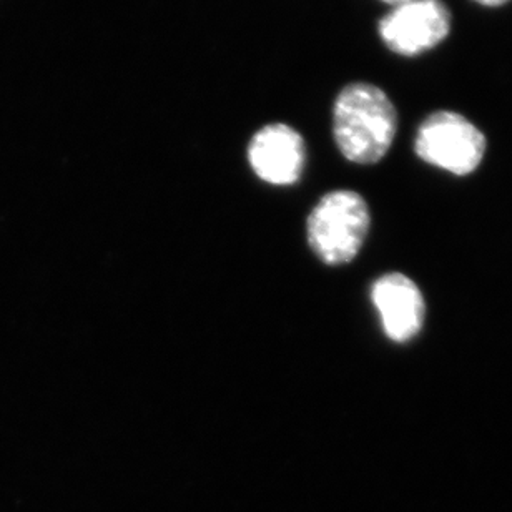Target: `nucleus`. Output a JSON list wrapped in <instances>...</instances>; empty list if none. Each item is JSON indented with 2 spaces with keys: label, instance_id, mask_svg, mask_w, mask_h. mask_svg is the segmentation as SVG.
Returning a JSON list of instances; mask_svg holds the SVG:
<instances>
[{
  "label": "nucleus",
  "instance_id": "nucleus-1",
  "mask_svg": "<svg viewBox=\"0 0 512 512\" xmlns=\"http://www.w3.org/2000/svg\"><path fill=\"white\" fill-rule=\"evenodd\" d=\"M398 110L381 87L353 82L341 90L333 107V137L348 162L375 165L393 145Z\"/></svg>",
  "mask_w": 512,
  "mask_h": 512
},
{
  "label": "nucleus",
  "instance_id": "nucleus-2",
  "mask_svg": "<svg viewBox=\"0 0 512 512\" xmlns=\"http://www.w3.org/2000/svg\"><path fill=\"white\" fill-rule=\"evenodd\" d=\"M368 203L353 190L326 193L306 220V238L311 252L328 266L355 260L370 233Z\"/></svg>",
  "mask_w": 512,
  "mask_h": 512
},
{
  "label": "nucleus",
  "instance_id": "nucleus-3",
  "mask_svg": "<svg viewBox=\"0 0 512 512\" xmlns=\"http://www.w3.org/2000/svg\"><path fill=\"white\" fill-rule=\"evenodd\" d=\"M488 140L481 128L453 110H438L419 125L414 152L424 163L466 177L483 163Z\"/></svg>",
  "mask_w": 512,
  "mask_h": 512
},
{
  "label": "nucleus",
  "instance_id": "nucleus-4",
  "mask_svg": "<svg viewBox=\"0 0 512 512\" xmlns=\"http://www.w3.org/2000/svg\"><path fill=\"white\" fill-rule=\"evenodd\" d=\"M453 15L443 0H408L394 5L378 24L386 49L401 57H418L443 44Z\"/></svg>",
  "mask_w": 512,
  "mask_h": 512
},
{
  "label": "nucleus",
  "instance_id": "nucleus-5",
  "mask_svg": "<svg viewBox=\"0 0 512 512\" xmlns=\"http://www.w3.org/2000/svg\"><path fill=\"white\" fill-rule=\"evenodd\" d=\"M247 158L253 173L263 182L291 187L305 172V138L290 125H265L248 143Z\"/></svg>",
  "mask_w": 512,
  "mask_h": 512
},
{
  "label": "nucleus",
  "instance_id": "nucleus-6",
  "mask_svg": "<svg viewBox=\"0 0 512 512\" xmlns=\"http://www.w3.org/2000/svg\"><path fill=\"white\" fill-rule=\"evenodd\" d=\"M371 301L380 313L384 335L394 343H408L423 330L426 303L418 285L403 273H388L371 286Z\"/></svg>",
  "mask_w": 512,
  "mask_h": 512
},
{
  "label": "nucleus",
  "instance_id": "nucleus-7",
  "mask_svg": "<svg viewBox=\"0 0 512 512\" xmlns=\"http://www.w3.org/2000/svg\"><path fill=\"white\" fill-rule=\"evenodd\" d=\"M476 4L484 5V7H501L511 2V0H473Z\"/></svg>",
  "mask_w": 512,
  "mask_h": 512
},
{
  "label": "nucleus",
  "instance_id": "nucleus-8",
  "mask_svg": "<svg viewBox=\"0 0 512 512\" xmlns=\"http://www.w3.org/2000/svg\"><path fill=\"white\" fill-rule=\"evenodd\" d=\"M381 2H384V4L391 5V7H394V5L404 4V2H408V0H381Z\"/></svg>",
  "mask_w": 512,
  "mask_h": 512
}]
</instances>
